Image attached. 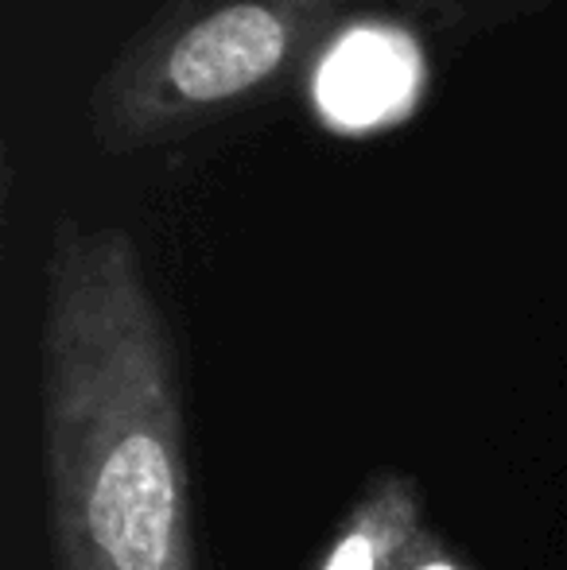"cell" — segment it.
Returning a JSON list of instances; mask_svg holds the SVG:
<instances>
[{"mask_svg": "<svg viewBox=\"0 0 567 570\" xmlns=\"http://www.w3.org/2000/svg\"><path fill=\"white\" fill-rule=\"evenodd\" d=\"M39 423L59 570H195L175 353L121 229L55 226Z\"/></svg>", "mask_w": 567, "mask_h": 570, "instance_id": "6da1fadb", "label": "cell"}, {"mask_svg": "<svg viewBox=\"0 0 567 570\" xmlns=\"http://www.w3.org/2000/svg\"><path fill=\"white\" fill-rule=\"evenodd\" d=\"M339 4L346 0H175L101 82L98 136L129 151L250 98Z\"/></svg>", "mask_w": 567, "mask_h": 570, "instance_id": "7a4b0ae2", "label": "cell"}, {"mask_svg": "<svg viewBox=\"0 0 567 570\" xmlns=\"http://www.w3.org/2000/svg\"><path fill=\"white\" fill-rule=\"evenodd\" d=\"M424 528L417 478L404 470H378L365 478L311 570H404Z\"/></svg>", "mask_w": 567, "mask_h": 570, "instance_id": "3957f363", "label": "cell"}, {"mask_svg": "<svg viewBox=\"0 0 567 570\" xmlns=\"http://www.w3.org/2000/svg\"><path fill=\"white\" fill-rule=\"evenodd\" d=\"M404 90L409 70L401 47L373 31L346 36L319 70V101L334 120L346 125L378 120L404 98Z\"/></svg>", "mask_w": 567, "mask_h": 570, "instance_id": "277c9868", "label": "cell"}, {"mask_svg": "<svg viewBox=\"0 0 567 570\" xmlns=\"http://www.w3.org/2000/svg\"><path fill=\"white\" fill-rule=\"evenodd\" d=\"M404 570H478V567L470 563V559H462L459 551H454L451 543L436 532V528H424L420 540L412 543Z\"/></svg>", "mask_w": 567, "mask_h": 570, "instance_id": "5b68a950", "label": "cell"}]
</instances>
